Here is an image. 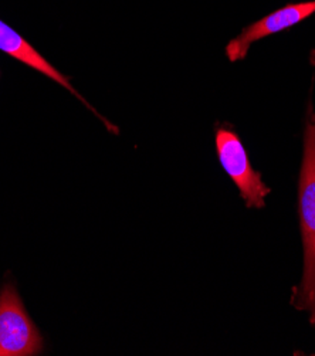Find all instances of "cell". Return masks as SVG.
<instances>
[{
    "label": "cell",
    "instance_id": "1",
    "mask_svg": "<svg viewBox=\"0 0 315 356\" xmlns=\"http://www.w3.org/2000/svg\"><path fill=\"white\" fill-rule=\"evenodd\" d=\"M298 218L304 248L302 278L293 289L291 305L308 312L315 325V110L308 102L304 128V151L298 179Z\"/></svg>",
    "mask_w": 315,
    "mask_h": 356
},
{
    "label": "cell",
    "instance_id": "2",
    "mask_svg": "<svg viewBox=\"0 0 315 356\" xmlns=\"http://www.w3.org/2000/svg\"><path fill=\"white\" fill-rule=\"evenodd\" d=\"M216 151L219 161L229 175L248 209H263L271 189L263 182L261 173L249 159L243 142L230 124L216 127Z\"/></svg>",
    "mask_w": 315,
    "mask_h": 356
},
{
    "label": "cell",
    "instance_id": "3",
    "mask_svg": "<svg viewBox=\"0 0 315 356\" xmlns=\"http://www.w3.org/2000/svg\"><path fill=\"white\" fill-rule=\"evenodd\" d=\"M43 337L30 319L15 286L0 290V356L42 353Z\"/></svg>",
    "mask_w": 315,
    "mask_h": 356
},
{
    "label": "cell",
    "instance_id": "4",
    "mask_svg": "<svg viewBox=\"0 0 315 356\" xmlns=\"http://www.w3.org/2000/svg\"><path fill=\"white\" fill-rule=\"evenodd\" d=\"M314 13H315V0H311V2L296 3V5L294 3L286 5L284 8L270 13L268 16L249 24L248 27H244L236 39L227 43L225 50L227 58L232 63L244 60L250 50V46L255 42L267 38V35L283 31L289 27H293L300 22L305 20L307 17L312 16Z\"/></svg>",
    "mask_w": 315,
    "mask_h": 356
},
{
    "label": "cell",
    "instance_id": "5",
    "mask_svg": "<svg viewBox=\"0 0 315 356\" xmlns=\"http://www.w3.org/2000/svg\"><path fill=\"white\" fill-rule=\"evenodd\" d=\"M0 50L5 51L9 56H12L13 58L22 61L23 64L31 67L33 70L39 71V73L50 77L53 81H56L57 84L63 86L64 88H67L73 95H76L79 99H81L83 104L86 106H88L91 111H94V114L98 118H101L105 124H107L110 131L117 132L114 125H111L107 120H104L101 115H98V113L92 108V106L76 91V88L72 84H70V80L65 76H63L60 71L56 70L36 49H34L33 46H30L17 31H15L10 26H8L2 20H0Z\"/></svg>",
    "mask_w": 315,
    "mask_h": 356
},
{
    "label": "cell",
    "instance_id": "6",
    "mask_svg": "<svg viewBox=\"0 0 315 356\" xmlns=\"http://www.w3.org/2000/svg\"><path fill=\"white\" fill-rule=\"evenodd\" d=\"M309 63H311L312 65H315V49H312V51H311V54H309Z\"/></svg>",
    "mask_w": 315,
    "mask_h": 356
}]
</instances>
